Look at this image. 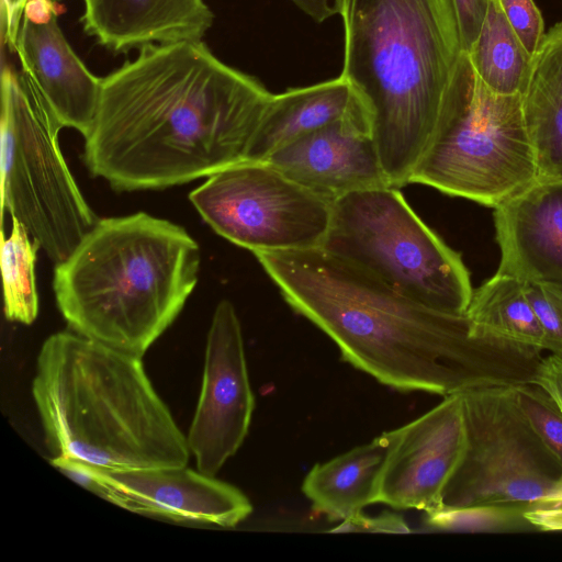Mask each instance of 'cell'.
I'll return each instance as SVG.
<instances>
[{
	"instance_id": "cell-1",
	"label": "cell",
	"mask_w": 562,
	"mask_h": 562,
	"mask_svg": "<svg viewBox=\"0 0 562 562\" xmlns=\"http://www.w3.org/2000/svg\"><path fill=\"white\" fill-rule=\"evenodd\" d=\"M271 97L202 41L145 46L101 78L85 162L121 191L210 177L248 161Z\"/></svg>"
},
{
	"instance_id": "cell-2",
	"label": "cell",
	"mask_w": 562,
	"mask_h": 562,
	"mask_svg": "<svg viewBox=\"0 0 562 562\" xmlns=\"http://www.w3.org/2000/svg\"><path fill=\"white\" fill-rule=\"evenodd\" d=\"M254 255L342 360L381 384L445 397L533 383L542 350L477 336L467 314L424 305L321 247Z\"/></svg>"
},
{
	"instance_id": "cell-3",
	"label": "cell",
	"mask_w": 562,
	"mask_h": 562,
	"mask_svg": "<svg viewBox=\"0 0 562 562\" xmlns=\"http://www.w3.org/2000/svg\"><path fill=\"white\" fill-rule=\"evenodd\" d=\"M341 76L366 108L384 173L409 184L463 53L453 0H345Z\"/></svg>"
},
{
	"instance_id": "cell-4",
	"label": "cell",
	"mask_w": 562,
	"mask_h": 562,
	"mask_svg": "<svg viewBox=\"0 0 562 562\" xmlns=\"http://www.w3.org/2000/svg\"><path fill=\"white\" fill-rule=\"evenodd\" d=\"M32 395L54 457L111 471L184 467L190 457L140 357L75 331L43 342Z\"/></svg>"
},
{
	"instance_id": "cell-5",
	"label": "cell",
	"mask_w": 562,
	"mask_h": 562,
	"mask_svg": "<svg viewBox=\"0 0 562 562\" xmlns=\"http://www.w3.org/2000/svg\"><path fill=\"white\" fill-rule=\"evenodd\" d=\"M200 261L196 241L170 221L98 220L56 263V303L72 331L142 358L183 308Z\"/></svg>"
},
{
	"instance_id": "cell-6",
	"label": "cell",
	"mask_w": 562,
	"mask_h": 562,
	"mask_svg": "<svg viewBox=\"0 0 562 562\" xmlns=\"http://www.w3.org/2000/svg\"><path fill=\"white\" fill-rule=\"evenodd\" d=\"M538 180L521 95L491 91L463 52L409 183L494 209Z\"/></svg>"
},
{
	"instance_id": "cell-7",
	"label": "cell",
	"mask_w": 562,
	"mask_h": 562,
	"mask_svg": "<svg viewBox=\"0 0 562 562\" xmlns=\"http://www.w3.org/2000/svg\"><path fill=\"white\" fill-rule=\"evenodd\" d=\"M321 248L424 305L467 313L473 288L461 255L419 218L398 188L363 189L333 202Z\"/></svg>"
},
{
	"instance_id": "cell-8",
	"label": "cell",
	"mask_w": 562,
	"mask_h": 562,
	"mask_svg": "<svg viewBox=\"0 0 562 562\" xmlns=\"http://www.w3.org/2000/svg\"><path fill=\"white\" fill-rule=\"evenodd\" d=\"M60 128L31 79L4 67L1 213L18 220L55 263L66 260L98 221L60 151Z\"/></svg>"
},
{
	"instance_id": "cell-9",
	"label": "cell",
	"mask_w": 562,
	"mask_h": 562,
	"mask_svg": "<svg viewBox=\"0 0 562 562\" xmlns=\"http://www.w3.org/2000/svg\"><path fill=\"white\" fill-rule=\"evenodd\" d=\"M515 387V386H514ZM462 393L467 448L442 494V505H542L562 475V463L521 412L515 389Z\"/></svg>"
},
{
	"instance_id": "cell-10",
	"label": "cell",
	"mask_w": 562,
	"mask_h": 562,
	"mask_svg": "<svg viewBox=\"0 0 562 562\" xmlns=\"http://www.w3.org/2000/svg\"><path fill=\"white\" fill-rule=\"evenodd\" d=\"M189 200L215 233L252 254L319 248L331 218L330 202L267 161L227 167Z\"/></svg>"
},
{
	"instance_id": "cell-11",
	"label": "cell",
	"mask_w": 562,
	"mask_h": 562,
	"mask_svg": "<svg viewBox=\"0 0 562 562\" xmlns=\"http://www.w3.org/2000/svg\"><path fill=\"white\" fill-rule=\"evenodd\" d=\"M254 408L240 322L234 305L223 300L207 333L201 392L187 435L200 472L215 476L238 451Z\"/></svg>"
},
{
	"instance_id": "cell-12",
	"label": "cell",
	"mask_w": 562,
	"mask_h": 562,
	"mask_svg": "<svg viewBox=\"0 0 562 562\" xmlns=\"http://www.w3.org/2000/svg\"><path fill=\"white\" fill-rule=\"evenodd\" d=\"M389 434L391 447L378 503L424 513L440 507L445 487L467 448L462 393L445 396L438 405Z\"/></svg>"
},
{
	"instance_id": "cell-13",
	"label": "cell",
	"mask_w": 562,
	"mask_h": 562,
	"mask_svg": "<svg viewBox=\"0 0 562 562\" xmlns=\"http://www.w3.org/2000/svg\"><path fill=\"white\" fill-rule=\"evenodd\" d=\"M266 161L330 203L355 191L391 186L369 114L357 95L342 117L291 143Z\"/></svg>"
},
{
	"instance_id": "cell-14",
	"label": "cell",
	"mask_w": 562,
	"mask_h": 562,
	"mask_svg": "<svg viewBox=\"0 0 562 562\" xmlns=\"http://www.w3.org/2000/svg\"><path fill=\"white\" fill-rule=\"evenodd\" d=\"M98 471L131 502V512L220 527H235L252 512L236 486L184 467Z\"/></svg>"
},
{
	"instance_id": "cell-15",
	"label": "cell",
	"mask_w": 562,
	"mask_h": 562,
	"mask_svg": "<svg viewBox=\"0 0 562 562\" xmlns=\"http://www.w3.org/2000/svg\"><path fill=\"white\" fill-rule=\"evenodd\" d=\"M493 210L496 273L562 281V179L538 180Z\"/></svg>"
},
{
	"instance_id": "cell-16",
	"label": "cell",
	"mask_w": 562,
	"mask_h": 562,
	"mask_svg": "<svg viewBox=\"0 0 562 562\" xmlns=\"http://www.w3.org/2000/svg\"><path fill=\"white\" fill-rule=\"evenodd\" d=\"M57 18L36 24L23 16L12 50L59 124L87 137L99 106L101 78L75 53Z\"/></svg>"
},
{
	"instance_id": "cell-17",
	"label": "cell",
	"mask_w": 562,
	"mask_h": 562,
	"mask_svg": "<svg viewBox=\"0 0 562 562\" xmlns=\"http://www.w3.org/2000/svg\"><path fill=\"white\" fill-rule=\"evenodd\" d=\"M85 32L114 53L202 41L214 15L203 0H83Z\"/></svg>"
},
{
	"instance_id": "cell-18",
	"label": "cell",
	"mask_w": 562,
	"mask_h": 562,
	"mask_svg": "<svg viewBox=\"0 0 562 562\" xmlns=\"http://www.w3.org/2000/svg\"><path fill=\"white\" fill-rule=\"evenodd\" d=\"M391 447L389 431L326 462L316 463L302 482L314 512L344 520L378 503Z\"/></svg>"
},
{
	"instance_id": "cell-19",
	"label": "cell",
	"mask_w": 562,
	"mask_h": 562,
	"mask_svg": "<svg viewBox=\"0 0 562 562\" xmlns=\"http://www.w3.org/2000/svg\"><path fill=\"white\" fill-rule=\"evenodd\" d=\"M355 100L356 93L342 76L272 94L252 139L248 161H266L283 147L342 117Z\"/></svg>"
},
{
	"instance_id": "cell-20",
	"label": "cell",
	"mask_w": 562,
	"mask_h": 562,
	"mask_svg": "<svg viewBox=\"0 0 562 562\" xmlns=\"http://www.w3.org/2000/svg\"><path fill=\"white\" fill-rule=\"evenodd\" d=\"M539 180L562 179V22L546 33L521 95Z\"/></svg>"
},
{
	"instance_id": "cell-21",
	"label": "cell",
	"mask_w": 562,
	"mask_h": 562,
	"mask_svg": "<svg viewBox=\"0 0 562 562\" xmlns=\"http://www.w3.org/2000/svg\"><path fill=\"white\" fill-rule=\"evenodd\" d=\"M465 314L477 336L548 350L546 334L519 279L495 272L473 289Z\"/></svg>"
},
{
	"instance_id": "cell-22",
	"label": "cell",
	"mask_w": 562,
	"mask_h": 562,
	"mask_svg": "<svg viewBox=\"0 0 562 562\" xmlns=\"http://www.w3.org/2000/svg\"><path fill=\"white\" fill-rule=\"evenodd\" d=\"M467 54L476 76L491 91L522 95L533 57L509 25L498 0H490L482 27Z\"/></svg>"
},
{
	"instance_id": "cell-23",
	"label": "cell",
	"mask_w": 562,
	"mask_h": 562,
	"mask_svg": "<svg viewBox=\"0 0 562 562\" xmlns=\"http://www.w3.org/2000/svg\"><path fill=\"white\" fill-rule=\"evenodd\" d=\"M41 245L26 228L12 218L11 234L1 233V271L3 305L7 319L32 324L38 314V295L34 268Z\"/></svg>"
},
{
	"instance_id": "cell-24",
	"label": "cell",
	"mask_w": 562,
	"mask_h": 562,
	"mask_svg": "<svg viewBox=\"0 0 562 562\" xmlns=\"http://www.w3.org/2000/svg\"><path fill=\"white\" fill-rule=\"evenodd\" d=\"M529 503H488L471 506H446L425 512V525L453 532H530L537 531L526 518Z\"/></svg>"
},
{
	"instance_id": "cell-25",
	"label": "cell",
	"mask_w": 562,
	"mask_h": 562,
	"mask_svg": "<svg viewBox=\"0 0 562 562\" xmlns=\"http://www.w3.org/2000/svg\"><path fill=\"white\" fill-rule=\"evenodd\" d=\"M517 403L539 438L562 463V412L536 383L515 386Z\"/></svg>"
},
{
	"instance_id": "cell-26",
	"label": "cell",
	"mask_w": 562,
	"mask_h": 562,
	"mask_svg": "<svg viewBox=\"0 0 562 562\" xmlns=\"http://www.w3.org/2000/svg\"><path fill=\"white\" fill-rule=\"evenodd\" d=\"M525 289L546 334L548 351L562 353V281H528Z\"/></svg>"
},
{
	"instance_id": "cell-27",
	"label": "cell",
	"mask_w": 562,
	"mask_h": 562,
	"mask_svg": "<svg viewBox=\"0 0 562 562\" xmlns=\"http://www.w3.org/2000/svg\"><path fill=\"white\" fill-rule=\"evenodd\" d=\"M509 25L533 57L544 37L542 15L533 0H498Z\"/></svg>"
},
{
	"instance_id": "cell-28",
	"label": "cell",
	"mask_w": 562,
	"mask_h": 562,
	"mask_svg": "<svg viewBox=\"0 0 562 562\" xmlns=\"http://www.w3.org/2000/svg\"><path fill=\"white\" fill-rule=\"evenodd\" d=\"M330 532H383L408 533L411 528L404 518L397 514L384 512L378 516H367L362 512L341 522Z\"/></svg>"
},
{
	"instance_id": "cell-29",
	"label": "cell",
	"mask_w": 562,
	"mask_h": 562,
	"mask_svg": "<svg viewBox=\"0 0 562 562\" xmlns=\"http://www.w3.org/2000/svg\"><path fill=\"white\" fill-rule=\"evenodd\" d=\"M463 52L468 53L484 22L490 0H453Z\"/></svg>"
},
{
	"instance_id": "cell-30",
	"label": "cell",
	"mask_w": 562,
	"mask_h": 562,
	"mask_svg": "<svg viewBox=\"0 0 562 562\" xmlns=\"http://www.w3.org/2000/svg\"><path fill=\"white\" fill-rule=\"evenodd\" d=\"M533 383L548 392L562 412V353L551 352L541 359Z\"/></svg>"
},
{
	"instance_id": "cell-31",
	"label": "cell",
	"mask_w": 562,
	"mask_h": 562,
	"mask_svg": "<svg viewBox=\"0 0 562 562\" xmlns=\"http://www.w3.org/2000/svg\"><path fill=\"white\" fill-rule=\"evenodd\" d=\"M27 0H2V31L12 50L22 23Z\"/></svg>"
},
{
	"instance_id": "cell-32",
	"label": "cell",
	"mask_w": 562,
	"mask_h": 562,
	"mask_svg": "<svg viewBox=\"0 0 562 562\" xmlns=\"http://www.w3.org/2000/svg\"><path fill=\"white\" fill-rule=\"evenodd\" d=\"M526 518L537 531H562V504L557 506H531Z\"/></svg>"
},
{
	"instance_id": "cell-33",
	"label": "cell",
	"mask_w": 562,
	"mask_h": 562,
	"mask_svg": "<svg viewBox=\"0 0 562 562\" xmlns=\"http://www.w3.org/2000/svg\"><path fill=\"white\" fill-rule=\"evenodd\" d=\"M316 22L342 13L345 0H291Z\"/></svg>"
},
{
	"instance_id": "cell-34",
	"label": "cell",
	"mask_w": 562,
	"mask_h": 562,
	"mask_svg": "<svg viewBox=\"0 0 562 562\" xmlns=\"http://www.w3.org/2000/svg\"><path fill=\"white\" fill-rule=\"evenodd\" d=\"M23 16L33 23L45 24L58 16V5L54 0H27Z\"/></svg>"
},
{
	"instance_id": "cell-35",
	"label": "cell",
	"mask_w": 562,
	"mask_h": 562,
	"mask_svg": "<svg viewBox=\"0 0 562 562\" xmlns=\"http://www.w3.org/2000/svg\"><path fill=\"white\" fill-rule=\"evenodd\" d=\"M562 504V475L555 483L553 490L551 491L548 499L540 506H557Z\"/></svg>"
}]
</instances>
